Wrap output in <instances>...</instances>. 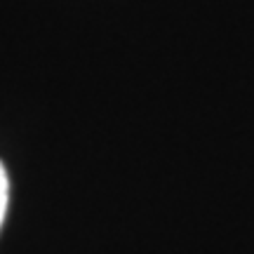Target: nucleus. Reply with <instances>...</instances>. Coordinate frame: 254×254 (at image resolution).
I'll return each instance as SVG.
<instances>
[{"mask_svg":"<svg viewBox=\"0 0 254 254\" xmlns=\"http://www.w3.org/2000/svg\"><path fill=\"white\" fill-rule=\"evenodd\" d=\"M7 174H5V167L0 163V226H2V219H5V209H7Z\"/></svg>","mask_w":254,"mask_h":254,"instance_id":"obj_1","label":"nucleus"}]
</instances>
